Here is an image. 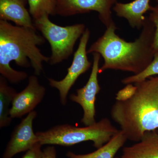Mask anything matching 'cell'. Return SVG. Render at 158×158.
<instances>
[{
    "label": "cell",
    "instance_id": "obj_11",
    "mask_svg": "<svg viewBox=\"0 0 158 158\" xmlns=\"http://www.w3.org/2000/svg\"><path fill=\"white\" fill-rule=\"evenodd\" d=\"M151 0H134L127 3L117 2L113 8L117 16L127 20L133 28L142 29L146 19L144 14L150 11Z\"/></svg>",
    "mask_w": 158,
    "mask_h": 158
},
{
    "label": "cell",
    "instance_id": "obj_12",
    "mask_svg": "<svg viewBox=\"0 0 158 158\" xmlns=\"http://www.w3.org/2000/svg\"><path fill=\"white\" fill-rule=\"evenodd\" d=\"M26 2L27 0H0V19L36 30L30 12L26 8Z\"/></svg>",
    "mask_w": 158,
    "mask_h": 158
},
{
    "label": "cell",
    "instance_id": "obj_14",
    "mask_svg": "<svg viewBox=\"0 0 158 158\" xmlns=\"http://www.w3.org/2000/svg\"><path fill=\"white\" fill-rule=\"evenodd\" d=\"M127 140L124 132L119 130L109 142L94 152L79 155L68 152L66 156L69 158H114L116 153L123 146Z\"/></svg>",
    "mask_w": 158,
    "mask_h": 158
},
{
    "label": "cell",
    "instance_id": "obj_3",
    "mask_svg": "<svg viewBox=\"0 0 158 158\" xmlns=\"http://www.w3.org/2000/svg\"><path fill=\"white\" fill-rule=\"evenodd\" d=\"M131 98L114 103L110 114L127 139L138 142L146 132L158 128V76L135 83Z\"/></svg>",
    "mask_w": 158,
    "mask_h": 158
},
{
    "label": "cell",
    "instance_id": "obj_1",
    "mask_svg": "<svg viewBox=\"0 0 158 158\" xmlns=\"http://www.w3.org/2000/svg\"><path fill=\"white\" fill-rule=\"evenodd\" d=\"M115 23L106 28L104 34L90 48L87 53H98L104 59L99 73L108 69L120 70L138 74L145 70L156 53L154 47L155 27L146 17L140 36L127 42L116 33Z\"/></svg>",
    "mask_w": 158,
    "mask_h": 158
},
{
    "label": "cell",
    "instance_id": "obj_4",
    "mask_svg": "<svg viewBox=\"0 0 158 158\" xmlns=\"http://www.w3.org/2000/svg\"><path fill=\"white\" fill-rule=\"evenodd\" d=\"M109 118H105L91 125L78 127L68 124L56 126L44 132L36 133L41 145L69 146L92 141L96 148L102 147L118 132Z\"/></svg>",
    "mask_w": 158,
    "mask_h": 158
},
{
    "label": "cell",
    "instance_id": "obj_22",
    "mask_svg": "<svg viewBox=\"0 0 158 158\" xmlns=\"http://www.w3.org/2000/svg\"><path fill=\"white\" fill-rule=\"evenodd\" d=\"M155 1H156V2L157 3V4H158V0H155Z\"/></svg>",
    "mask_w": 158,
    "mask_h": 158
},
{
    "label": "cell",
    "instance_id": "obj_2",
    "mask_svg": "<svg viewBox=\"0 0 158 158\" xmlns=\"http://www.w3.org/2000/svg\"><path fill=\"white\" fill-rule=\"evenodd\" d=\"M45 38L38 35L36 30L14 26L0 20V73L10 83L18 84L28 77L27 73L11 68L14 61L20 67L32 66L39 75L43 71L42 63L48 62L49 57L43 55L37 46L45 42Z\"/></svg>",
    "mask_w": 158,
    "mask_h": 158
},
{
    "label": "cell",
    "instance_id": "obj_9",
    "mask_svg": "<svg viewBox=\"0 0 158 158\" xmlns=\"http://www.w3.org/2000/svg\"><path fill=\"white\" fill-rule=\"evenodd\" d=\"M37 116L36 111H32L15 127L2 158H12L19 153L27 151L39 142L33 128V121Z\"/></svg>",
    "mask_w": 158,
    "mask_h": 158
},
{
    "label": "cell",
    "instance_id": "obj_8",
    "mask_svg": "<svg viewBox=\"0 0 158 158\" xmlns=\"http://www.w3.org/2000/svg\"><path fill=\"white\" fill-rule=\"evenodd\" d=\"M93 55V66L88 82L84 87L77 90L76 94H71L69 96L72 101L78 104L83 109L84 114L81 122L86 126L96 123L95 102L96 95L101 89L98 81L101 55L98 53Z\"/></svg>",
    "mask_w": 158,
    "mask_h": 158
},
{
    "label": "cell",
    "instance_id": "obj_21",
    "mask_svg": "<svg viewBox=\"0 0 158 158\" xmlns=\"http://www.w3.org/2000/svg\"><path fill=\"white\" fill-rule=\"evenodd\" d=\"M42 158H56V152L53 146H49L43 151Z\"/></svg>",
    "mask_w": 158,
    "mask_h": 158
},
{
    "label": "cell",
    "instance_id": "obj_10",
    "mask_svg": "<svg viewBox=\"0 0 158 158\" xmlns=\"http://www.w3.org/2000/svg\"><path fill=\"white\" fill-rule=\"evenodd\" d=\"M45 88L40 84L35 76L29 77L28 84L24 90L15 96L10 108V115L12 118H21L34 111L44 97Z\"/></svg>",
    "mask_w": 158,
    "mask_h": 158
},
{
    "label": "cell",
    "instance_id": "obj_23",
    "mask_svg": "<svg viewBox=\"0 0 158 158\" xmlns=\"http://www.w3.org/2000/svg\"></svg>",
    "mask_w": 158,
    "mask_h": 158
},
{
    "label": "cell",
    "instance_id": "obj_7",
    "mask_svg": "<svg viewBox=\"0 0 158 158\" xmlns=\"http://www.w3.org/2000/svg\"><path fill=\"white\" fill-rule=\"evenodd\" d=\"M117 0H56V15L69 16L95 11L106 28L113 21L111 9Z\"/></svg>",
    "mask_w": 158,
    "mask_h": 158
},
{
    "label": "cell",
    "instance_id": "obj_6",
    "mask_svg": "<svg viewBox=\"0 0 158 158\" xmlns=\"http://www.w3.org/2000/svg\"><path fill=\"white\" fill-rule=\"evenodd\" d=\"M90 36V31L86 28L81 37L77 49L74 54L72 63L67 69L68 73L66 76L59 81L48 79L51 87L59 90L60 102L63 106L66 105L69 92L77 79L87 71L92 65L87 56V46Z\"/></svg>",
    "mask_w": 158,
    "mask_h": 158
},
{
    "label": "cell",
    "instance_id": "obj_19",
    "mask_svg": "<svg viewBox=\"0 0 158 158\" xmlns=\"http://www.w3.org/2000/svg\"><path fill=\"white\" fill-rule=\"evenodd\" d=\"M148 17L155 27L154 47L156 52H158V4L152 6Z\"/></svg>",
    "mask_w": 158,
    "mask_h": 158
},
{
    "label": "cell",
    "instance_id": "obj_17",
    "mask_svg": "<svg viewBox=\"0 0 158 158\" xmlns=\"http://www.w3.org/2000/svg\"><path fill=\"white\" fill-rule=\"evenodd\" d=\"M156 75H158V52L155 54L152 62L145 70L138 74L124 78L122 80L121 82L125 85L135 84Z\"/></svg>",
    "mask_w": 158,
    "mask_h": 158
},
{
    "label": "cell",
    "instance_id": "obj_18",
    "mask_svg": "<svg viewBox=\"0 0 158 158\" xmlns=\"http://www.w3.org/2000/svg\"><path fill=\"white\" fill-rule=\"evenodd\" d=\"M136 86L132 84H128L119 90L116 94V99L118 101H125L129 99L136 92Z\"/></svg>",
    "mask_w": 158,
    "mask_h": 158
},
{
    "label": "cell",
    "instance_id": "obj_13",
    "mask_svg": "<svg viewBox=\"0 0 158 158\" xmlns=\"http://www.w3.org/2000/svg\"><path fill=\"white\" fill-rule=\"evenodd\" d=\"M121 158H158V131L146 132L140 141L123 148Z\"/></svg>",
    "mask_w": 158,
    "mask_h": 158
},
{
    "label": "cell",
    "instance_id": "obj_16",
    "mask_svg": "<svg viewBox=\"0 0 158 158\" xmlns=\"http://www.w3.org/2000/svg\"><path fill=\"white\" fill-rule=\"evenodd\" d=\"M27 2L29 12L34 20L45 15H56V0H27Z\"/></svg>",
    "mask_w": 158,
    "mask_h": 158
},
{
    "label": "cell",
    "instance_id": "obj_15",
    "mask_svg": "<svg viewBox=\"0 0 158 158\" xmlns=\"http://www.w3.org/2000/svg\"><path fill=\"white\" fill-rule=\"evenodd\" d=\"M17 93L14 88L8 85L7 79L0 77V127L9 126L12 121L9 106Z\"/></svg>",
    "mask_w": 158,
    "mask_h": 158
},
{
    "label": "cell",
    "instance_id": "obj_5",
    "mask_svg": "<svg viewBox=\"0 0 158 158\" xmlns=\"http://www.w3.org/2000/svg\"><path fill=\"white\" fill-rule=\"evenodd\" d=\"M33 21L36 30L41 32L50 44L52 54L49 62L52 65L60 63L70 56L77 40L86 30L83 23L66 27L57 25L50 20L48 15Z\"/></svg>",
    "mask_w": 158,
    "mask_h": 158
},
{
    "label": "cell",
    "instance_id": "obj_20",
    "mask_svg": "<svg viewBox=\"0 0 158 158\" xmlns=\"http://www.w3.org/2000/svg\"><path fill=\"white\" fill-rule=\"evenodd\" d=\"M41 146L42 145L38 142L28 150L22 158H42L43 151L41 150Z\"/></svg>",
    "mask_w": 158,
    "mask_h": 158
}]
</instances>
